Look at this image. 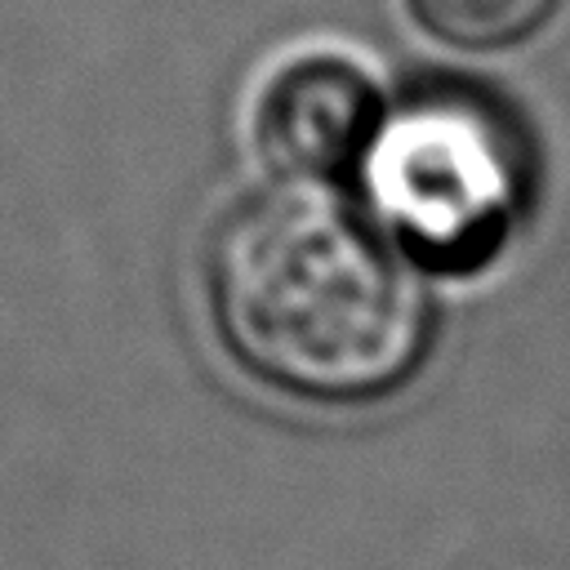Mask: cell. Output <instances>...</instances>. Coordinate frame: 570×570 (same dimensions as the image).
<instances>
[{"label": "cell", "mask_w": 570, "mask_h": 570, "mask_svg": "<svg viewBox=\"0 0 570 570\" xmlns=\"http://www.w3.org/2000/svg\"><path fill=\"white\" fill-rule=\"evenodd\" d=\"M374 196L396 236L445 267L481 263L521 205V156L499 120L459 98H423L379 129Z\"/></svg>", "instance_id": "cell-2"}, {"label": "cell", "mask_w": 570, "mask_h": 570, "mask_svg": "<svg viewBox=\"0 0 570 570\" xmlns=\"http://www.w3.org/2000/svg\"><path fill=\"white\" fill-rule=\"evenodd\" d=\"M205 303L249 379L316 405L387 396L428 343L401 249L312 178L258 187L214 223Z\"/></svg>", "instance_id": "cell-1"}, {"label": "cell", "mask_w": 570, "mask_h": 570, "mask_svg": "<svg viewBox=\"0 0 570 570\" xmlns=\"http://www.w3.org/2000/svg\"><path fill=\"white\" fill-rule=\"evenodd\" d=\"M405 18L454 49H512L539 36L561 0H401Z\"/></svg>", "instance_id": "cell-4"}, {"label": "cell", "mask_w": 570, "mask_h": 570, "mask_svg": "<svg viewBox=\"0 0 570 570\" xmlns=\"http://www.w3.org/2000/svg\"><path fill=\"white\" fill-rule=\"evenodd\" d=\"M374 129V80L334 45L281 53L249 94V138L285 178L338 169Z\"/></svg>", "instance_id": "cell-3"}]
</instances>
